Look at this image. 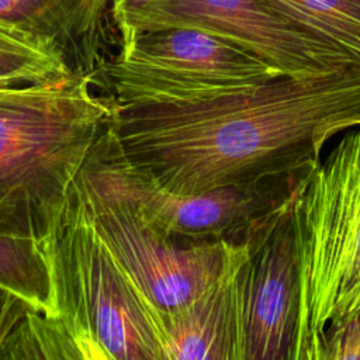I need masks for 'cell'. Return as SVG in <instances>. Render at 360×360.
<instances>
[{
    "mask_svg": "<svg viewBox=\"0 0 360 360\" xmlns=\"http://www.w3.org/2000/svg\"><path fill=\"white\" fill-rule=\"evenodd\" d=\"M31 311L20 298L0 288V360L7 357L14 335Z\"/></svg>",
    "mask_w": 360,
    "mask_h": 360,
    "instance_id": "2e32d148",
    "label": "cell"
},
{
    "mask_svg": "<svg viewBox=\"0 0 360 360\" xmlns=\"http://www.w3.org/2000/svg\"><path fill=\"white\" fill-rule=\"evenodd\" d=\"M75 75L52 46L37 37L0 24V84L41 83Z\"/></svg>",
    "mask_w": 360,
    "mask_h": 360,
    "instance_id": "5bb4252c",
    "label": "cell"
},
{
    "mask_svg": "<svg viewBox=\"0 0 360 360\" xmlns=\"http://www.w3.org/2000/svg\"><path fill=\"white\" fill-rule=\"evenodd\" d=\"M291 219L300 264L292 360H318L325 332L360 314V127L297 174Z\"/></svg>",
    "mask_w": 360,
    "mask_h": 360,
    "instance_id": "3957f363",
    "label": "cell"
},
{
    "mask_svg": "<svg viewBox=\"0 0 360 360\" xmlns=\"http://www.w3.org/2000/svg\"><path fill=\"white\" fill-rule=\"evenodd\" d=\"M163 27H193L229 39L288 76L360 63L350 53L290 21L264 0H158L122 31L121 42Z\"/></svg>",
    "mask_w": 360,
    "mask_h": 360,
    "instance_id": "ba28073f",
    "label": "cell"
},
{
    "mask_svg": "<svg viewBox=\"0 0 360 360\" xmlns=\"http://www.w3.org/2000/svg\"><path fill=\"white\" fill-rule=\"evenodd\" d=\"M55 243L0 233V288L51 318H59Z\"/></svg>",
    "mask_w": 360,
    "mask_h": 360,
    "instance_id": "7c38bea8",
    "label": "cell"
},
{
    "mask_svg": "<svg viewBox=\"0 0 360 360\" xmlns=\"http://www.w3.org/2000/svg\"><path fill=\"white\" fill-rule=\"evenodd\" d=\"M255 53L193 27H163L121 42L117 58L94 72V84L117 107L188 103L281 76Z\"/></svg>",
    "mask_w": 360,
    "mask_h": 360,
    "instance_id": "5b68a950",
    "label": "cell"
},
{
    "mask_svg": "<svg viewBox=\"0 0 360 360\" xmlns=\"http://www.w3.org/2000/svg\"><path fill=\"white\" fill-rule=\"evenodd\" d=\"M91 75L0 84V233L55 242L114 111Z\"/></svg>",
    "mask_w": 360,
    "mask_h": 360,
    "instance_id": "7a4b0ae2",
    "label": "cell"
},
{
    "mask_svg": "<svg viewBox=\"0 0 360 360\" xmlns=\"http://www.w3.org/2000/svg\"><path fill=\"white\" fill-rule=\"evenodd\" d=\"M273 10L360 62V0H264Z\"/></svg>",
    "mask_w": 360,
    "mask_h": 360,
    "instance_id": "4fadbf2b",
    "label": "cell"
},
{
    "mask_svg": "<svg viewBox=\"0 0 360 360\" xmlns=\"http://www.w3.org/2000/svg\"><path fill=\"white\" fill-rule=\"evenodd\" d=\"M246 260L187 305L169 312L152 311L165 360H245L242 270Z\"/></svg>",
    "mask_w": 360,
    "mask_h": 360,
    "instance_id": "30bf717a",
    "label": "cell"
},
{
    "mask_svg": "<svg viewBox=\"0 0 360 360\" xmlns=\"http://www.w3.org/2000/svg\"><path fill=\"white\" fill-rule=\"evenodd\" d=\"M114 0H0V24L25 31L60 53L75 75L105 60V22Z\"/></svg>",
    "mask_w": 360,
    "mask_h": 360,
    "instance_id": "8fae6325",
    "label": "cell"
},
{
    "mask_svg": "<svg viewBox=\"0 0 360 360\" xmlns=\"http://www.w3.org/2000/svg\"><path fill=\"white\" fill-rule=\"evenodd\" d=\"M360 127V63L281 75L188 103L114 105L107 132L138 172L181 194L294 176Z\"/></svg>",
    "mask_w": 360,
    "mask_h": 360,
    "instance_id": "6da1fadb",
    "label": "cell"
},
{
    "mask_svg": "<svg viewBox=\"0 0 360 360\" xmlns=\"http://www.w3.org/2000/svg\"><path fill=\"white\" fill-rule=\"evenodd\" d=\"M55 266L59 318L80 359L165 360L150 304L97 236L75 187Z\"/></svg>",
    "mask_w": 360,
    "mask_h": 360,
    "instance_id": "277c9868",
    "label": "cell"
},
{
    "mask_svg": "<svg viewBox=\"0 0 360 360\" xmlns=\"http://www.w3.org/2000/svg\"><path fill=\"white\" fill-rule=\"evenodd\" d=\"M75 188L100 240L159 312L187 305L250 256L249 240L179 243L127 204L93 193L77 179Z\"/></svg>",
    "mask_w": 360,
    "mask_h": 360,
    "instance_id": "52a82bcc",
    "label": "cell"
},
{
    "mask_svg": "<svg viewBox=\"0 0 360 360\" xmlns=\"http://www.w3.org/2000/svg\"><path fill=\"white\" fill-rule=\"evenodd\" d=\"M158 0H114L111 6V21L117 31H122L142 10Z\"/></svg>",
    "mask_w": 360,
    "mask_h": 360,
    "instance_id": "e0dca14e",
    "label": "cell"
},
{
    "mask_svg": "<svg viewBox=\"0 0 360 360\" xmlns=\"http://www.w3.org/2000/svg\"><path fill=\"white\" fill-rule=\"evenodd\" d=\"M318 360H360V314L332 325L325 332Z\"/></svg>",
    "mask_w": 360,
    "mask_h": 360,
    "instance_id": "9a60e30c",
    "label": "cell"
},
{
    "mask_svg": "<svg viewBox=\"0 0 360 360\" xmlns=\"http://www.w3.org/2000/svg\"><path fill=\"white\" fill-rule=\"evenodd\" d=\"M250 248L242 270L245 360H292L300 308V264L291 219V191L250 240Z\"/></svg>",
    "mask_w": 360,
    "mask_h": 360,
    "instance_id": "9c48e42d",
    "label": "cell"
},
{
    "mask_svg": "<svg viewBox=\"0 0 360 360\" xmlns=\"http://www.w3.org/2000/svg\"><path fill=\"white\" fill-rule=\"evenodd\" d=\"M274 180L233 184L198 194L176 193L125 162L107 129L77 176L82 186L127 204L159 231L193 242H245L253 238L287 200L294 183L281 188Z\"/></svg>",
    "mask_w": 360,
    "mask_h": 360,
    "instance_id": "8992f818",
    "label": "cell"
}]
</instances>
